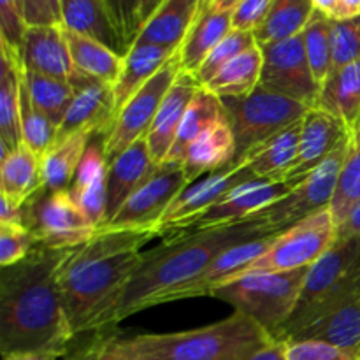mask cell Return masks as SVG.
<instances>
[{
    "label": "cell",
    "instance_id": "obj_51",
    "mask_svg": "<svg viewBox=\"0 0 360 360\" xmlns=\"http://www.w3.org/2000/svg\"><path fill=\"white\" fill-rule=\"evenodd\" d=\"M0 225H25V207L0 195Z\"/></svg>",
    "mask_w": 360,
    "mask_h": 360
},
{
    "label": "cell",
    "instance_id": "obj_30",
    "mask_svg": "<svg viewBox=\"0 0 360 360\" xmlns=\"http://www.w3.org/2000/svg\"><path fill=\"white\" fill-rule=\"evenodd\" d=\"M232 32V13H217L202 7L199 18L190 28L179 48V63L188 74H195L214 46Z\"/></svg>",
    "mask_w": 360,
    "mask_h": 360
},
{
    "label": "cell",
    "instance_id": "obj_17",
    "mask_svg": "<svg viewBox=\"0 0 360 360\" xmlns=\"http://www.w3.org/2000/svg\"><path fill=\"white\" fill-rule=\"evenodd\" d=\"M350 127L320 108H309L301 122V137L295 162L285 181H301L329 158L338 144L347 139Z\"/></svg>",
    "mask_w": 360,
    "mask_h": 360
},
{
    "label": "cell",
    "instance_id": "obj_47",
    "mask_svg": "<svg viewBox=\"0 0 360 360\" xmlns=\"http://www.w3.org/2000/svg\"><path fill=\"white\" fill-rule=\"evenodd\" d=\"M27 28L28 25L16 0H0V39L21 53Z\"/></svg>",
    "mask_w": 360,
    "mask_h": 360
},
{
    "label": "cell",
    "instance_id": "obj_22",
    "mask_svg": "<svg viewBox=\"0 0 360 360\" xmlns=\"http://www.w3.org/2000/svg\"><path fill=\"white\" fill-rule=\"evenodd\" d=\"M276 236L278 234L239 243V245L221 252L220 255L214 257V259L211 260L210 266H207L192 283H188L186 287L174 292V294L171 295V301L169 302L210 295L213 288H217L218 285L225 283V281L238 276L245 267H248L253 260L259 259V257L269 248V245L273 243V239L276 238Z\"/></svg>",
    "mask_w": 360,
    "mask_h": 360
},
{
    "label": "cell",
    "instance_id": "obj_58",
    "mask_svg": "<svg viewBox=\"0 0 360 360\" xmlns=\"http://www.w3.org/2000/svg\"><path fill=\"white\" fill-rule=\"evenodd\" d=\"M48 9L51 11L53 18L56 20V23L62 25V0H44Z\"/></svg>",
    "mask_w": 360,
    "mask_h": 360
},
{
    "label": "cell",
    "instance_id": "obj_33",
    "mask_svg": "<svg viewBox=\"0 0 360 360\" xmlns=\"http://www.w3.org/2000/svg\"><path fill=\"white\" fill-rule=\"evenodd\" d=\"M63 35L74 65L81 74L108 84H115L118 81L123 69V56L120 53L88 35L77 34L65 27H63Z\"/></svg>",
    "mask_w": 360,
    "mask_h": 360
},
{
    "label": "cell",
    "instance_id": "obj_45",
    "mask_svg": "<svg viewBox=\"0 0 360 360\" xmlns=\"http://www.w3.org/2000/svg\"><path fill=\"white\" fill-rule=\"evenodd\" d=\"M37 246V238L27 225H0V267L21 262Z\"/></svg>",
    "mask_w": 360,
    "mask_h": 360
},
{
    "label": "cell",
    "instance_id": "obj_49",
    "mask_svg": "<svg viewBox=\"0 0 360 360\" xmlns=\"http://www.w3.org/2000/svg\"><path fill=\"white\" fill-rule=\"evenodd\" d=\"M20 6L21 14L28 27H39V25H58L53 18L51 11L48 9L44 0H16Z\"/></svg>",
    "mask_w": 360,
    "mask_h": 360
},
{
    "label": "cell",
    "instance_id": "obj_6",
    "mask_svg": "<svg viewBox=\"0 0 360 360\" xmlns=\"http://www.w3.org/2000/svg\"><path fill=\"white\" fill-rule=\"evenodd\" d=\"M309 267L287 273H250L225 281L211 290V297L229 302L250 316L271 338L290 320Z\"/></svg>",
    "mask_w": 360,
    "mask_h": 360
},
{
    "label": "cell",
    "instance_id": "obj_36",
    "mask_svg": "<svg viewBox=\"0 0 360 360\" xmlns=\"http://www.w3.org/2000/svg\"><path fill=\"white\" fill-rule=\"evenodd\" d=\"M94 136L86 132L74 134L58 141L48 153L42 157V181L44 190L56 192V190H69L70 183L74 181L83 160L90 139Z\"/></svg>",
    "mask_w": 360,
    "mask_h": 360
},
{
    "label": "cell",
    "instance_id": "obj_9",
    "mask_svg": "<svg viewBox=\"0 0 360 360\" xmlns=\"http://www.w3.org/2000/svg\"><path fill=\"white\" fill-rule=\"evenodd\" d=\"M336 241L338 225L330 207H326L280 232L269 248L232 280L250 273H287L311 267Z\"/></svg>",
    "mask_w": 360,
    "mask_h": 360
},
{
    "label": "cell",
    "instance_id": "obj_10",
    "mask_svg": "<svg viewBox=\"0 0 360 360\" xmlns=\"http://www.w3.org/2000/svg\"><path fill=\"white\" fill-rule=\"evenodd\" d=\"M25 225L34 232L39 246L72 250L97 234V225L72 199L69 190H42L27 202Z\"/></svg>",
    "mask_w": 360,
    "mask_h": 360
},
{
    "label": "cell",
    "instance_id": "obj_48",
    "mask_svg": "<svg viewBox=\"0 0 360 360\" xmlns=\"http://www.w3.org/2000/svg\"><path fill=\"white\" fill-rule=\"evenodd\" d=\"M274 0H241L232 11V30L255 32L266 20Z\"/></svg>",
    "mask_w": 360,
    "mask_h": 360
},
{
    "label": "cell",
    "instance_id": "obj_2",
    "mask_svg": "<svg viewBox=\"0 0 360 360\" xmlns=\"http://www.w3.org/2000/svg\"><path fill=\"white\" fill-rule=\"evenodd\" d=\"M67 250L37 246L0 274V354L53 352L65 357L76 338L56 271Z\"/></svg>",
    "mask_w": 360,
    "mask_h": 360
},
{
    "label": "cell",
    "instance_id": "obj_46",
    "mask_svg": "<svg viewBox=\"0 0 360 360\" xmlns=\"http://www.w3.org/2000/svg\"><path fill=\"white\" fill-rule=\"evenodd\" d=\"M287 360H359V355L320 341H290L285 343Z\"/></svg>",
    "mask_w": 360,
    "mask_h": 360
},
{
    "label": "cell",
    "instance_id": "obj_18",
    "mask_svg": "<svg viewBox=\"0 0 360 360\" xmlns=\"http://www.w3.org/2000/svg\"><path fill=\"white\" fill-rule=\"evenodd\" d=\"M21 63L23 69L58 77L70 84L84 76L74 65L62 25L28 27L21 46Z\"/></svg>",
    "mask_w": 360,
    "mask_h": 360
},
{
    "label": "cell",
    "instance_id": "obj_29",
    "mask_svg": "<svg viewBox=\"0 0 360 360\" xmlns=\"http://www.w3.org/2000/svg\"><path fill=\"white\" fill-rule=\"evenodd\" d=\"M44 190L41 158L25 144L2 155L0 164V195H6L18 206L25 207L32 197Z\"/></svg>",
    "mask_w": 360,
    "mask_h": 360
},
{
    "label": "cell",
    "instance_id": "obj_52",
    "mask_svg": "<svg viewBox=\"0 0 360 360\" xmlns=\"http://www.w3.org/2000/svg\"><path fill=\"white\" fill-rule=\"evenodd\" d=\"M354 236H360V200L355 204L352 213L348 214L347 220L340 225L338 229V238H354Z\"/></svg>",
    "mask_w": 360,
    "mask_h": 360
},
{
    "label": "cell",
    "instance_id": "obj_7",
    "mask_svg": "<svg viewBox=\"0 0 360 360\" xmlns=\"http://www.w3.org/2000/svg\"><path fill=\"white\" fill-rule=\"evenodd\" d=\"M348 143H350V134L347 139L338 144L336 150L329 155L323 164H320L311 174L295 183L294 188L283 199L264 207L262 211L250 217V220L259 221L271 234H280L311 214L330 207L338 188L341 167L347 157Z\"/></svg>",
    "mask_w": 360,
    "mask_h": 360
},
{
    "label": "cell",
    "instance_id": "obj_24",
    "mask_svg": "<svg viewBox=\"0 0 360 360\" xmlns=\"http://www.w3.org/2000/svg\"><path fill=\"white\" fill-rule=\"evenodd\" d=\"M238 157L236 137L227 116L207 127L192 144H190L181 167L188 185H193L202 176L227 167Z\"/></svg>",
    "mask_w": 360,
    "mask_h": 360
},
{
    "label": "cell",
    "instance_id": "obj_54",
    "mask_svg": "<svg viewBox=\"0 0 360 360\" xmlns=\"http://www.w3.org/2000/svg\"><path fill=\"white\" fill-rule=\"evenodd\" d=\"M60 355L53 352H14L2 355V360H58Z\"/></svg>",
    "mask_w": 360,
    "mask_h": 360
},
{
    "label": "cell",
    "instance_id": "obj_14",
    "mask_svg": "<svg viewBox=\"0 0 360 360\" xmlns=\"http://www.w3.org/2000/svg\"><path fill=\"white\" fill-rule=\"evenodd\" d=\"M255 179L257 178L250 171L248 165L245 164V160H236L220 171L204 176L193 185L186 186L172 200L171 206L165 210V213L158 220L155 231L158 236L183 231L204 211L210 210L220 199H224L229 192L238 188L243 183L255 181Z\"/></svg>",
    "mask_w": 360,
    "mask_h": 360
},
{
    "label": "cell",
    "instance_id": "obj_15",
    "mask_svg": "<svg viewBox=\"0 0 360 360\" xmlns=\"http://www.w3.org/2000/svg\"><path fill=\"white\" fill-rule=\"evenodd\" d=\"M295 186L294 181H266L255 179L239 185L232 192H229L224 199L204 211L192 224L183 231H207V229L234 225L243 220H248L264 207L271 206L276 200L283 199Z\"/></svg>",
    "mask_w": 360,
    "mask_h": 360
},
{
    "label": "cell",
    "instance_id": "obj_35",
    "mask_svg": "<svg viewBox=\"0 0 360 360\" xmlns=\"http://www.w3.org/2000/svg\"><path fill=\"white\" fill-rule=\"evenodd\" d=\"M262 65V49L257 44L232 58L204 88L220 98L248 97L259 88Z\"/></svg>",
    "mask_w": 360,
    "mask_h": 360
},
{
    "label": "cell",
    "instance_id": "obj_13",
    "mask_svg": "<svg viewBox=\"0 0 360 360\" xmlns=\"http://www.w3.org/2000/svg\"><path fill=\"white\" fill-rule=\"evenodd\" d=\"M260 49L264 65L259 88L294 98L308 108H315L320 86L309 67L302 35L260 46Z\"/></svg>",
    "mask_w": 360,
    "mask_h": 360
},
{
    "label": "cell",
    "instance_id": "obj_19",
    "mask_svg": "<svg viewBox=\"0 0 360 360\" xmlns=\"http://www.w3.org/2000/svg\"><path fill=\"white\" fill-rule=\"evenodd\" d=\"M290 341H320L360 355V290L338 302L313 322L292 334Z\"/></svg>",
    "mask_w": 360,
    "mask_h": 360
},
{
    "label": "cell",
    "instance_id": "obj_39",
    "mask_svg": "<svg viewBox=\"0 0 360 360\" xmlns=\"http://www.w3.org/2000/svg\"><path fill=\"white\" fill-rule=\"evenodd\" d=\"M360 200V116L350 127V143H348L347 157L341 167L338 188L330 202V213L338 229L348 218L352 210Z\"/></svg>",
    "mask_w": 360,
    "mask_h": 360
},
{
    "label": "cell",
    "instance_id": "obj_16",
    "mask_svg": "<svg viewBox=\"0 0 360 360\" xmlns=\"http://www.w3.org/2000/svg\"><path fill=\"white\" fill-rule=\"evenodd\" d=\"M76 95L58 127L56 143L74 134L86 132L90 136H102L104 139L116 118L115 91L112 84L83 76L74 83Z\"/></svg>",
    "mask_w": 360,
    "mask_h": 360
},
{
    "label": "cell",
    "instance_id": "obj_56",
    "mask_svg": "<svg viewBox=\"0 0 360 360\" xmlns=\"http://www.w3.org/2000/svg\"><path fill=\"white\" fill-rule=\"evenodd\" d=\"M241 0H206L204 7L217 13H232Z\"/></svg>",
    "mask_w": 360,
    "mask_h": 360
},
{
    "label": "cell",
    "instance_id": "obj_37",
    "mask_svg": "<svg viewBox=\"0 0 360 360\" xmlns=\"http://www.w3.org/2000/svg\"><path fill=\"white\" fill-rule=\"evenodd\" d=\"M315 13L311 0H274L266 20L253 32L259 46L301 35Z\"/></svg>",
    "mask_w": 360,
    "mask_h": 360
},
{
    "label": "cell",
    "instance_id": "obj_11",
    "mask_svg": "<svg viewBox=\"0 0 360 360\" xmlns=\"http://www.w3.org/2000/svg\"><path fill=\"white\" fill-rule=\"evenodd\" d=\"M179 72H181V63H179L178 53L123 105L122 111L116 115L109 134L102 139L108 164L115 160L127 148L148 136L162 101L171 90Z\"/></svg>",
    "mask_w": 360,
    "mask_h": 360
},
{
    "label": "cell",
    "instance_id": "obj_42",
    "mask_svg": "<svg viewBox=\"0 0 360 360\" xmlns=\"http://www.w3.org/2000/svg\"><path fill=\"white\" fill-rule=\"evenodd\" d=\"M253 46H257L253 32L232 30L224 41L214 46V49L207 55V58L204 60L199 70L193 74V77L199 81L200 86H206L232 58H236V56L241 55L246 49L253 48Z\"/></svg>",
    "mask_w": 360,
    "mask_h": 360
},
{
    "label": "cell",
    "instance_id": "obj_44",
    "mask_svg": "<svg viewBox=\"0 0 360 360\" xmlns=\"http://www.w3.org/2000/svg\"><path fill=\"white\" fill-rule=\"evenodd\" d=\"M104 4L116 34L129 53L143 28L141 0H104Z\"/></svg>",
    "mask_w": 360,
    "mask_h": 360
},
{
    "label": "cell",
    "instance_id": "obj_1",
    "mask_svg": "<svg viewBox=\"0 0 360 360\" xmlns=\"http://www.w3.org/2000/svg\"><path fill=\"white\" fill-rule=\"evenodd\" d=\"M266 236L274 234L250 218L207 231L172 232L157 248L143 253V262L136 273L91 319L86 333L112 329L134 313L165 304L174 292L192 283L221 252Z\"/></svg>",
    "mask_w": 360,
    "mask_h": 360
},
{
    "label": "cell",
    "instance_id": "obj_32",
    "mask_svg": "<svg viewBox=\"0 0 360 360\" xmlns=\"http://www.w3.org/2000/svg\"><path fill=\"white\" fill-rule=\"evenodd\" d=\"M315 108L330 112L348 127L357 122L360 116V60L343 69L330 70L320 88Z\"/></svg>",
    "mask_w": 360,
    "mask_h": 360
},
{
    "label": "cell",
    "instance_id": "obj_21",
    "mask_svg": "<svg viewBox=\"0 0 360 360\" xmlns=\"http://www.w3.org/2000/svg\"><path fill=\"white\" fill-rule=\"evenodd\" d=\"M158 165H155L148 148L146 137L134 143L125 151L108 164V204H105V224L115 218L120 207L129 197L150 178ZM102 225V227H104Z\"/></svg>",
    "mask_w": 360,
    "mask_h": 360
},
{
    "label": "cell",
    "instance_id": "obj_41",
    "mask_svg": "<svg viewBox=\"0 0 360 360\" xmlns=\"http://www.w3.org/2000/svg\"><path fill=\"white\" fill-rule=\"evenodd\" d=\"M302 44L309 67L316 83L322 88L333 70V53H330V18L315 11L302 32Z\"/></svg>",
    "mask_w": 360,
    "mask_h": 360
},
{
    "label": "cell",
    "instance_id": "obj_57",
    "mask_svg": "<svg viewBox=\"0 0 360 360\" xmlns=\"http://www.w3.org/2000/svg\"><path fill=\"white\" fill-rule=\"evenodd\" d=\"M313 6H315V11H320V13H323L326 16H333L334 9L338 7V4H340V0H311Z\"/></svg>",
    "mask_w": 360,
    "mask_h": 360
},
{
    "label": "cell",
    "instance_id": "obj_25",
    "mask_svg": "<svg viewBox=\"0 0 360 360\" xmlns=\"http://www.w3.org/2000/svg\"><path fill=\"white\" fill-rule=\"evenodd\" d=\"M0 144L2 155L23 144L21 139V53L0 39Z\"/></svg>",
    "mask_w": 360,
    "mask_h": 360
},
{
    "label": "cell",
    "instance_id": "obj_23",
    "mask_svg": "<svg viewBox=\"0 0 360 360\" xmlns=\"http://www.w3.org/2000/svg\"><path fill=\"white\" fill-rule=\"evenodd\" d=\"M69 192L77 206L101 229L105 221L108 204V160L104 155V141L98 143L97 136L90 139Z\"/></svg>",
    "mask_w": 360,
    "mask_h": 360
},
{
    "label": "cell",
    "instance_id": "obj_12",
    "mask_svg": "<svg viewBox=\"0 0 360 360\" xmlns=\"http://www.w3.org/2000/svg\"><path fill=\"white\" fill-rule=\"evenodd\" d=\"M186 186L190 185L181 164H160L120 207L115 218L97 232L155 229L165 210Z\"/></svg>",
    "mask_w": 360,
    "mask_h": 360
},
{
    "label": "cell",
    "instance_id": "obj_3",
    "mask_svg": "<svg viewBox=\"0 0 360 360\" xmlns=\"http://www.w3.org/2000/svg\"><path fill=\"white\" fill-rule=\"evenodd\" d=\"M63 360H241L273 338L250 316L234 311L225 320L169 334L94 333Z\"/></svg>",
    "mask_w": 360,
    "mask_h": 360
},
{
    "label": "cell",
    "instance_id": "obj_40",
    "mask_svg": "<svg viewBox=\"0 0 360 360\" xmlns=\"http://www.w3.org/2000/svg\"><path fill=\"white\" fill-rule=\"evenodd\" d=\"M20 120H21V139L23 144L42 160L46 153L56 144L58 127L42 115L34 102L28 97L25 90L23 79H21V98H20Z\"/></svg>",
    "mask_w": 360,
    "mask_h": 360
},
{
    "label": "cell",
    "instance_id": "obj_55",
    "mask_svg": "<svg viewBox=\"0 0 360 360\" xmlns=\"http://www.w3.org/2000/svg\"><path fill=\"white\" fill-rule=\"evenodd\" d=\"M164 2L165 0H141V23H143V27L144 23L160 9Z\"/></svg>",
    "mask_w": 360,
    "mask_h": 360
},
{
    "label": "cell",
    "instance_id": "obj_31",
    "mask_svg": "<svg viewBox=\"0 0 360 360\" xmlns=\"http://www.w3.org/2000/svg\"><path fill=\"white\" fill-rule=\"evenodd\" d=\"M62 25L109 46L122 56L127 55L125 46L112 27L104 0H62Z\"/></svg>",
    "mask_w": 360,
    "mask_h": 360
},
{
    "label": "cell",
    "instance_id": "obj_53",
    "mask_svg": "<svg viewBox=\"0 0 360 360\" xmlns=\"http://www.w3.org/2000/svg\"><path fill=\"white\" fill-rule=\"evenodd\" d=\"M360 16V0H340L330 20H352Z\"/></svg>",
    "mask_w": 360,
    "mask_h": 360
},
{
    "label": "cell",
    "instance_id": "obj_20",
    "mask_svg": "<svg viewBox=\"0 0 360 360\" xmlns=\"http://www.w3.org/2000/svg\"><path fill=\"white\" fill-rule=\"evenodd\" d=\"M199 88V81L192 74L185 72L181 69L174 84L162 101L153 125H151L150 132L146 136V143L155 165L164 164L165 158H167L169 151L174 144L179 125L183 122V116H185L186 109H188L190 102L193 101Z\"/></svg>",
    "mask_w": 360,
    "mask_h": 360
},
{
    "label": "cell",
    "instance_id": "obj_28",
    "mask_svg": "<svg viewBox=\"0 0 360 360\" xmlns=\"http://www.w3.org/2000/svg\"><path fill=\"white\" fill-rule=\"evenodd\" d=\"M301 122L287 127L276 136L253 146L238 160H245V164L248 165V169L257 179H266V181L285 179L292 164L295 162V157H297Z\"/></svg>",
    "mask_w": 360,
    "mask_h": 360
},
{
    "label": "cell",
    "instance_id": "obj_8",
    "mask_svg": "<svg viewBox=\"0 0 360 360\" xmlns=\"http://www.w3.org/2000/svg\"><path fill=\"white\" fill-rule=\"evenodd\" d=\"M221 102L236 137V160L257 144L301 122L309 109L294 98L262 88H257L248 97L221 98Z\"/></svg>",
    "mask_w": 360,
    "mask_h": 360
},
{
    "label": "cell",
    "instance_id": "obj_50",
    "mask_svg": "<svg viewBox=\"0 0 360 360\" xmlns=\"http://www.w3.org/2000/svg\"><path fill=\"white\" fill-rule=\"evenodd\" d=\"M241 360H287V355H285V343L271 340L267 341L266 345H262V347L250 352V354L245 355Z\"/></svg>",
    "mask_w": 360,
    "mask_h": 360
},
{
    "label": "cell",
    "instance_id": "obj_5",
    "mask_svg": "<svg viewBox=\"0 0 360 360\" xmlns=\"http://www.w3.org/2000/svg\"><path fill=\"white\" fill-rule=\"evenodd\" d=\"M357 290H360V236L338 238L308 269L297 306L273 340L285 343L292 334Z\"/></svg>",
    "mask_w": 360,
    "mask_h": 360
},
{
    "label": "cell",
    "instance_id": "obj_43",
    "mask_svg": "<svg viewBox=\"0 0 360 360\" xmlns=\"http://www.w3.org/2000/svg\"><path fill=\"white\" fill-rule=\"evenodd\" d=\"M333 70L343 69L360 60V16L352 20H330Z\"/></svg>",
    "mask_w": 360,
    "mask_h": 360
},
{
    "label": "cell",
    "instance_id": "obj_38",
    "mask_svg": "<svg viewBox=\"0 0 360 360\" xmlns=\"http://www.w3.org/2000/svg\"><path fill=\"white\" fill-rule=\"evenodd\" d=\"M21 79H23L25 90L35 108L42 115L48 116L56 127H60L72 104L74 95H76L74 84H70L69 81L58 79V77L44 76V74L32 72L27 69H21Z\"/></svg>",
    "mask_w": 360,
    "mask_h": 360
},
{
    "label": "cell",
    "instance_id": "obj_4",
    "mask_svg": "<svg viewBox=\"0 0 360 360\" xmlns=\"http://www.w3.org/2000/svg\"><path fill=\"white\" fill-rule=\"evenodd\" d=\"M155 229L97 232L77 248L67 250L56 271L63 308L74 334L118 294L143 262V246L157 238Z\"/></svg>",
    "mask_w": 360,
    "mask_h": 360
},
{
    "label": "cell",
    "instance_id": "obj_26",
    "mask_svg": "<svg viewBox=\"0 0 360 360\" xmlns=\"http://www.w3.org/2000/svg\"><path fill=\"white\" fill-rule=\"evenodd\" d=\"M206 0H165L144 23L134 44H157L179 49L199 18Z\"/></svg>",
    "mask_w": 360,
    "mask_h": 360
},
{
    "label": "cell",
    "instance_id": "obj_59",
    "mask_svg": "<svg viewBox=\"0 0 360 360\" xmlns=\"http://www.w3.org/2000/svg\"><path fill=\"white\" fill-rule=\"evenodd\" d=\"M359 360H360V355H359Z\"/></svg>",
    "mask_w": 360,
    "mask_h": 360
},
{
    "label": "cell",
    "instance_id": "obj_34",
    "mask_svg": "<svg viewBox=\"0 0 360 360\" xmlns=\"http://www.w3.org/2000/svg\"><path fill=\"white\" fill-rule=\"evenodd\" d=\"M225 108L220 97L211 94L207 88L200 86L199 91L195 94L193 101L190 102L188 109H186L183 122L179 125L178 134H176L174 144H172L171 151H169L167 158L164 164H183L188 151L190 144L207 129L213 125L218 120L225 118Z\"/></svg>",
    "mask_w": 360,
    "mask_h": 360
},
{
    "label": "cell",
    "instance_id": "obj_27",
    "mask_svg": "<svg viewBox=\"0 0 360 360\" xmlns=\"http://www.w3.org/2000/svg\"><path fill=\"white\" fill-rule=\"evenodd\" d=\"M179 49L157 44H134L123 56V69L118 81L112 84L116 115L123 105L169 62L178 55Z\"/></svg>",
    "mask_w": 360,
    "mask_h": 360
}]
</instances>
